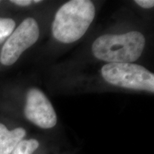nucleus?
Listing matches in <instances>:
<instances>
[{
	"label": "nucleus",
	"mask_w": 154,
	"mask_h": 154,
	"mask_svg": "<svg viewBox=\"0 0 154 154\" xmlns=\"http://www.w3.org/2000/svg\"><path fill=\"white\" fill-rule=\"evenodd\" d=\"M95 7L91 1L72 0L64 4L55 15L52 24L54 37L65 44L79 40L93 22Z\"/></svg>",
	"instance_id": "nucleus-1"
},
{
	"label": "nucleus",
	"mask_w": 154,
	"mask_h": 154,
	"mask_svg": "<svg viewBox=\"0 0 154 154\" xmlns=\"http://www.w3.org/2000/svg\"><path fill=\"white\" fill-rule=\"evenodd\" d=\"M145 37L139 32L98 37L92 45L94 57L109 63H131L140 57L145 47Z\"/></svg>",
	"instance_id": "nucleus-2"
},
{
	"label": "nucleus",
	"mask_w": 154,
	"mask_h": 154,
	"mask_svg": "<svg viewBox=\"0 0 154 154\" xmlns=\"http://www.w3.org/2000/svg\"><path fill=\"white\" fill-rule=\"evenodd\" d=\"M101 74L112 85L154 92V74L140 65L131 63H109L102 67Z\"/></svg>",
	"instance_id": "nucleus-3"
},
{
	"label": "nucleus",
	"mask_w": 154,
	"mask_h": 154,
	"mask_svg": "<svg viewBox=\"0 0 154 154\" xmlns=\"http://www.w3.org/2000/svg\"><path fill=\"white\" fill-rule=\"evenodd\" d=\"M38 36L39 29L35 19H24L4 44L0 54L1 63L5 66L14 63L25 50L36 43Z\"/></svg>",
	"instance_id": "nucleus-4"
},
{
	"label": "nucleus",
	"mask_w": 154,
	"mask_h": 154,
	"mask_svg": "<svg viewBox=\"0 0 154 154\" xmlns=\"http://www.w3.org/2000/svg\"><path fill=\"white\" fill-rule=\"evenodd\" d=\"M26 118L42 128H51L57 124V118L51 102L38 88H31L26 95L24 108Z\"/></svg>",
	"instance_id": "nucleus-5"
},
{
	"label": "nucleus",
	"mask_w": 154,
	"mask_h": 154,
	"mask_svg": "<svg viewBox=\"0 0 154 154\" xmlns=\"http://www.w3.org/2000/svg\"><path fill=\"white\" fill-rule=\"evenodd\" d=\"M26 135L22 128L9 131L5 125L0 124V154H10Z\"/></svg>",
	"instance_id": "nucleus-6"
},
{
	"label": "nucleus",
	"mask_w": 154,
	"mask_h": 154,
	"mask_svg": "<svg viewBox=\"0 0 154 154\" xmlns=\"http://www.w3.org/2000/svg\"><path fill=\"white\" fill-rule=\"evenodd\" d=\"M38 146L39 143L36 139L21 140L12 154H32L38 149Z\"/></svg>",
	"instance_id": "nucleus-7"
},
{
	"label": "nucleus",
	"mask_w": 154,
	"mask_h": 154,
	"mask_svg": "<svg viewBox=\"0 0 154 154\" xmlns=\"http://www.w3.org/2000/svg\"><path fill=\"white\" fill-rule=\"evenodd\" d=\"M15 22L9 18H0V42L10 36L14 32Z\"/></svg>",
	"instance_id": "nucleus-8"
},
{
	"label": "nucleus",
	"mask_w": 154,
	"mask_h": 154,
	"mask_svg": "<svg viewBox=\"0 0 154 154\" xmlns=\"http://www.w3.org/2000/svg\"><path fill=\"white\" fill-rule=\"evenodd\" d=\"M135 2L139 5L140 7L145 9H149L153 7L154 1L153 0H136Z\"/></svg>",
	"instance_id": "nucleus-9"
},
{
	"label": "nucleus",
	"mask_w": 154,
	"mask_h": 154,
	"mask_svg": "<svg viewBox=\"0 0 154 154\" xmlns=\"http://www.w3.org/2000/svg\"><path fill=\"white\" fill-rule=\"evenodd\" d=\"M11 2L14 3L17 5L25 7V6L30 5L32 3V2L31 0H13V1H11Z\"/></svg>",
	"instance_id": "nucleus-10"
},
{
	"label": "nucleus",
	"mask_w": 154,
	"mask_h": 154,
	"mask_svg": "<svg viewBox=\"0 0 154 154\" xmlns=\"http://www.w3.org/2000/svg\"><path fill=\"white\" fill-rule=\"evenodd\" d=\"M41 1H38V0H35V1H34V2L35 3H38V2H40Z\"/></svg>",
	"instance_id": "nucleus-11"
}]
</instances>
